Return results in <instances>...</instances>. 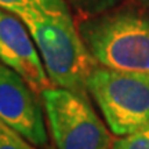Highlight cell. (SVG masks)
<instances>
[{"mask_svg":"<svg viewBox=\"0 0 149 149\" xmlns=\"http://www.w3.org/2000/svg\"><path fill=\"white\" fill-rule=\"evenodd\" d=\"M33 37L51 84L77 93H87V80L98 62L76 28L70 13L40 8L13 11Z\"/></svg>","mask_w":149,"mask_h":149,"instance_id":"cell-1","label":"cell"},{"mask_svg":"<svg viewBox=\"0 0 149 149\" xmlns=\"http://www.w3.org/2000/svg\"><path fill=\"white\" fill-rule=\"evenodd\" d=\"M77 28L98 65L149 76V14L120 8L86 18Z\"/></svg>","mask_w":149,"mask_h":149,"instance_id":"cell-2","label":"cell"},{"mask_svg":"<svg viewBox=\"0 0 149 149\" xmlns=\"http://www.w3.org/2000/svg\"><path fill=\"white\" fill-rule=\"evenodd\" d=\"M87 93L117 137L131 134L149 122V76L98 65L87 80Z\"/></svg>","mask_w":149,"mask_h":149,"instance_id":"cell-3","label":"cell"},{"mask_svg":"<svg viewBox=\"0 0 149 149\" xmlns=\"http://www.w3.org/2000/svg\"><path fill=\"white\" fill-rule=\"evenodd\" d=\"M42 101L55 149H112L111 131L88 101V94L51 86Z\"/></svg>","mask_w":149,"mask_h":149,"instance_id":"cell-4","label":"cell"},{"mask_svg":"<svg viewBox=\"0 0 149 149\" xmlns=\"http://www.w3.org/2000/svg\"><path fill=\"white\" fill-rule=\"evenodd\" d=\"M0 123L35 148L48 146L43 101L22 76L0 61Z\"/></svg>","mask_w":149,"mask_h":149,"instance_id":"cell-5","label":"cell"},{"mask_svg":"<svg viewBox=\"0 0 149 149\" xmlns=\"http://www.w3.org/2000/svg\"><path fill=\"white\" fill-rule=\"evenodd\" d=\"M0 61L22 76L37 94L53 86L26 25L14 13L3 8H0Z\"/></svg>","mask_w":149,"mask_h":149,"instance_id":"cell-6","label":"cell"},{"mask_svg":"<svg viewBox=\"0 0 149 149\" xmlns=\"http://www.w3.org/2000/svg\"><path fill=\"white\" fill-rule=\"evenodd\" d=\"M0 8L11 13L19 8H40L53 13H70L65 0H0Z\"/></svg>","mask_w":149,"mask_h":149,"instance_id":"cell-7","label":"cell"},{"mask_svg":"<svg viewBox=\"0 0 149 149\" xmlns=\"http://www.w3.org/2000/svg\"><path fill=\"white\" fill-rule=\"evenodd\" d=\"M112 149H149V122L131 134L113 139Z\"/></svg>","mask_w":149,"mask_h":149,"instance_id":"cell-8","label":"cell"},{"mask_svg":"<svg viewBox=\"0 0 149 149\" xmlns=\"http://www.w3.org/2000/svg\"><path fill=\"white\" fill-rule=\"evenodd\" d=\"M74 10L86 18L97 17L111 11L119 0H66Z\"/></svg>","mask_w":149,"mask_h":149,"instance_id":"cell-9","label":"cell"},{"mask_svg":"<svg viewBox=\"0 0 149 149\" xmlns=\"http://www.w3.org/2000/svg\"><path fill=\"white\" fill-rule=\"evenodd\" d=\"M0 149H35L28 141L0 123Z\"/></svg>","mask_w":149,"mask_h":149,"instance_id":"cell-10","label":"cell"},{"mask_svg":"<svg viewBox=\"0 0 149 149\" xmlns=\"http://www.w3.org/2000/svg\"><path fill=\"white\" fill-rule=\"evenodd\" d=\"M137 1H138L139 4H142L144 7H148L149 8V0H137Z\"/></svg>","mask_w":149,"mask_h":149,"instance_id":"cell-11","label":"cell"},{"mask_svg":"<svg viewBox=\"0 0 149 149\" xmlns=\"http://www.w3.org/2000/svg\"><path fill=\"white\" fill-rule=\"evenodd\" d=\"M44 149H55V148H53V146H50V145H48V146H46Z\"/></svg>","mask_w":149,"mask_h":149,"instance_id":"cell-12","label":"cell"}]
</instances>
